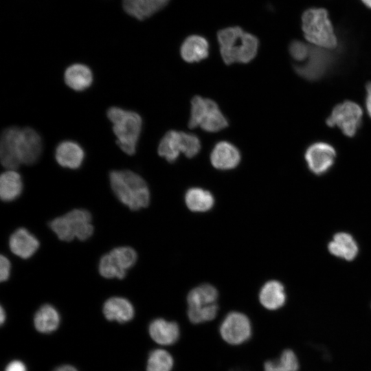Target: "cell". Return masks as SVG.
I'll list each match as a JSON object with an SVG mask.
<instances>
[{
  "instance_id": "6da1fadb",
  "label": "cell",
  "mask_w": 371,
  "mask_h": 371,
  "mask_svg": "<svg viewBox=\"0 0 371 371\" xmlns=\"http://www.w3.org/2000/svg\"><path fill=\"white\" fill-rule=\"evenodd\" d=\"M221 57L225 63H248L257 54L259 42L253 34L245 32L240 27H229L217 34Z\"/></svg>"
},
{
  "instance_id": "7a4b0ae2",
  "label": "cell",
  "mask_w": 371,
  "mask_h": 371,
  "mask_svg": "<svg viewBox=\"0 0 371 371\" xmlns=\"http://www.w3.org/2000/svg\"><path fill=\"white\" fill-rule=\"evenodd\" d=\"M109 181L117 198L129 209L139 210L148 205V187L137 173L128 170H113L109 174Z\"/></svg>"
},
{
  "instance_id": "3957f363",
  "label": "cell",
  "mask_w": 371,
  "mask_h": 371,
  "mask_svg": "<svg viewBox=\"0 0 371 371\" xmlns=\"http://www.w3.org/2000/svg\"><path fill=\"white\" fill-rule=\"evenodd\" d=\"M107 117L113 124L117 144L127 155L135 154L142 127L141 116L134 111L113 106L108 109Z\"/></svg>"
},
{
  "instance_id": "277c9868",
  "label": "cell",
  "mask_w": 371,
  "mask_h": 371,
  "mask_svg": "<svg viewBox=\"0 0 371 371\" xmlns=\"http://www.w3.org/2000/svg\"><path fill=\"white\" fill-rule=\"evenodd\" d=\"M49 227L60 240L71 241L74 238L85 240L93 232L91 215L84 209H74L55 218L49 223Z\"/></svg>"
},
{
  "instance_id": "5b68a950",
  "label": "cell",
  "mask_w": 371,
  "mask_h": 371,
  "mask_svg": "<svg viewBox=\"0 0 371 371\" xmlns=\"http://www.w3.org/2000/svg\"><path fill=\"white\" fill-rule=\"evenodd\" d=\"M302 30L306 39L318 47L333 49L337 46V38L324 9L307 10L302 15Z\"/></svg>"
},
{
  "instance_id": "8992f818",
  "label": "cell",
  "mask_w": 371,
  "mask_h": 371,
  "mask_svg": "<svg viewBox=\"0 0 371 371\" xmlns=\"http://www.w3.org/2000/svg\"><path fill=\"white\" fill-rule=\"evenodd\" d=\"M227 125V119L214 101L199 95L192 98L188 122L190 128L200 126L205 131L214 133L226 128Z\"/></svg>"
},
{
  "instance_id": "52a82bcc",
  "label": "cell",
  "mask_w": 371,
  "mask_h": 371,
  "mask_svg": "<svg viewBox=\"0 0 371 371\" xmlns=\"http://www.w3.org/2000/svg\"><path fill=\"white\" fill-rule=\"evenodd\" d=\"M137 259V254L131 247L114 248L100 258L99 273L105 278L122 279L126 276L127 270L135 264Z\"/></svg>"
},
{
  "instance_id": "ba28073f",
  "label": "cell",
  "mask_w": 371,
  "mask_h": 371,
  "mask_svg": "<svg viewBox=\"0 0 371 371\" xmlns=\"http://www.w3.org/2000/svg\"><path fill=\"white\" fill-rule=\"evenodd\" d=\"M221 338L228 344L238 346L247 342L252 335V325L249 317L238 311H232L219 326Z\"/></svg>"
},
{
  "instance_id": "9c48e42d",
  "label": "cell",
  "mask_w": 371,
  "mask_h": 371,
  "mask_svg": "<svg viewBox=\"0 0 371 371\" xmlns=\"http://www.w3.org/2000/svg\"><path fill=\"white\" fill-rule=\"evenodd\" d=\"M362 110L355 102L345 101L337 105L326 120L329 126H338L348 137L355 135L362 120Z\"/></svg>"
},
{
  "instance_id": "30bf717a",
  "label": "cell",
  "mask_w": 371,
  "mask_h": 371,
  "mask_svg": "<svg viewBox=\"0 0 371 371\" xmlns=\"http://www.w3.org/2000/svg\"><path fill=\"white\" fill-rule=\"evenodd\" d=\"M335 157L334 148L325 142H317L311 145L304 155L307 168L317 177L329 172L335 163Z\"/></svg>"
},
{
  "instance_id": "8fae6325",
  "label": "cell",
  "mask_w": 371,
  "mask_h": 371,
  "mask_svg": "<svg viewBox=\"0 0 371 371\" xmlns=\"http://www.w3.org/2000/svg\"><path fill=\"white\" fill-rule=\"evenodd\" d=\"M329 254L345 262L355 260L359 254V245L355 237L346 231L337 232L327 245Z\"/></svg>"
},
{
  "instance_id": "7c38bea8",
  "label": "cell",
  "mask_w": 371,
  "mask_h": 371,
  "mask_svg": "<svg viewBox=\"0 0 371 371\" xmlns=\"http://www.w3.org/2000/svg\"><path fill=\"white\" fill-rule=\"evenodd\" d=\"M20 130L16 126L9 127L2 132L1 136V162L7 170H16L21 164L19 153Z\"/></svg>"
},
{
  "instance_id": "4fadbf2b",
  "label": "cell",
  "mask_w": 371,
  "mask_h": 371,
  "mask_svg": "<svg viewBox=\"0 0 371 371\" xmlns=\"http://www.w3.org/2000/svg\"><path fill=\"white\" fill-rule=\"evenodd\" d=\"M19 153L21 164L36 163L42 153V140L38 133L32 128H21L19 137Z\"/></svg>"
},
{
  "instance_id": "5bb4252c",
  "label": "cell",
  "mask_w": 371,
  "mask_h": 371,
  "mask_svg": "<svg viewBox=\"0 0 371 371\" xmlns=\"http://www.w3.org/2000/svg\"><path fill=\"white\" fill-rule=\"evenodd\" d=\"M305 63L295 67L298 74L308 80L322 77L331 64V56L322 49H311Z\"/></svg>"
},
{
  "instance_id": "9a60e30c",
  "label": "cell",
  "mask_w": 371,
  "mask_h": 371,
  "mask_svg": "<svg viewBox=\"0 0 371 371\" xmlns=\"http://www.w3.org/2000/svg\"><path fill=\"white\" fill-rule=\"evenodd\" d=\"M148 333L155 343L168 346L175 344L179 340L181 330L175 321L156 318L149 324Z\"/></svg>"
},
{
  "instance_id": "2e32d148",
  "label": "cell",
  "mask_w": 371,
  "mask_h": 371,
  "mask_svg": "<svg viewBox=\"0 0 371 371\" xmlns=\"http://www.w3.org/2000/svg\"><path fill=\"white\" fill-rule=\"evenodd\" d=\"M287 300L284 284L278 280L266 282L259 292V301L267 310L276 311L283 307Z\"/></svg>"
},
{
  "instance_id": "e0dca14e",
  "label": "cell",
  "mask_w": 371,
  "mask_h": 371,
  "mask_svg": "<svg viewBox=\"0 0 371 371\" xmlns=\"http://www.w3.org/2000/svg\"><path fill=\"white\" fill-rule=\"evenodd\" d=\"M240 153L231 143L222 141L217 143L212 150L210 161L218 170H226L236 168L240 161Z\"/></svg>"
},
{
  "instance_id": "ac0fdd59",
  "label": "cell",
  "mask_w": 371,
  "mask_h": 371,
  "mask_svg": "<svg viewBox=\"0 0 371 371\" xmlns=\"http://www.w3.org/2000/svg\"><path fill=\"white\" fill-rule=\"evenodd\" d=\"M10 251L21 258L32 256L39 247L38 239L24 227L16 229L9 238Z\"/></svg>"
},
{
  "instance_id": "d6986e66",
  "label": "cell",
  "mask_w": 371,
  "mask_h": 371,
  "mask_svg": "<svg viewBox=\"0 0 371 371\" xmlns=\"http://www.w3.org/2000/svg\"><path fill=\"white\" fill-rule=\"evenodd\" d=\"M102 312L106 319L118 323L131 321L135 315V309L131 302L122 297H112L104 304Z\"/></svg>"
},
{
  "instance_id": "ffe728a7",
  "label": "cell",
  "mask_w": 371,
  "mask_h": 371,
  "mask_svg": "<svg viewBox=\"0 0 371 371\" xmlns=\"http://www.w3.org/2000/svg\"><path fill=\"white\" fill-rule=\"evenodd\" d=\"M85 157L82 147L73 141H63L56 148L55 157L58 164L70 169L78 168Z\"/></svg>"
},
{
  "instance_id": "44dd1931",
  "label": "cell",
  "mask_w": 371,
  "mask_h": 371,
  "mask_svg": "<svg viewBox=\"0 0 371 371\" xmlns=\"http://www.w3.org/2000/svg\"><path fill=\"white\" fill-rule=\"evenodd\" d=\"M170 0H123L124 11L130 16L144 20L164 8Z\"/></svg>"
},
{
  "instance_id": "7402d4cb",
  "label": "cell",
  "mask_w": 371,
  "mask_h": 371,
  "mask_svg": "<svg viewBox=\"0 0 371 371\" xmlns=\"http://www.w3.org/2000/svg\"><path fill=\"white\" fill-rule=\"evenodd\" d=\"M180 53L182 58L188 63L199 62L209 54L207 41L199 35H191L183 42Z\"/></svg>"
},
{
  "instance_id": "603a6c76",
  "label": "cell",
  "mask_w": 371,
  "mask_h": 371,
  "mask_svg": "<svg viewBox=\"0 0 371 371\" xmlns=\"http://www.w3.org/2000/svg\"><path fill=\"white\" fill-rule=\"evenodd\" d=\"M60 317L57 309L51 304L42 305L35 313L34 326L41 333H51L59 326Z\"/></svg>"
},
{
  "instance_id": "cb8c5ba5",
  "label": "cell",
  "mask_w": 371,
  "mask_h": 371,
  "mask_svg": "<svg viewBox=\"0 0 371 371\" xmlns=\"http://www.w3.org/2000/svg\"><path fill=\"white\" fill-rule=\"evenodd\" d=\"M65 82L75 91L87 89L93 82V74L87 65L76 63L67 67L64 74Z\"/></svg>"
},
{
  "instance_id": "d4e9b609",
  "label": "cell",
  "mask_w": 371,
  "mask_h": 371,
  "mask_svg": "<svg viewBox=\"0 0 371 371\" xmlns=\"http://www.w3.org/2000/svg\"><path fill=\"white\" fill-rule=\"evenodd\" d=\"M183 142L182 132L170 131L161 139L158 146V154L168 162L177 160L180 153H183Z\"/></svg>"
},
{
  "instance_id": "484cf974",
  "label": "cell",
  "mask_w": 371,
  "mask_h": 371,
  "mask_svg": "<svg viewBox=\"0 0 371 371\" xmlns=\"http://www.w3.org/2000/svg\"><path fill=\"white\" fill-rule=\"evenodd\" d=\"M23 190L21 175L16 170H7L0 177V196L3 201H12L20 196Z\"/></svg>"
},
{
  "instance_id": "4316f807",
  "label": "cell",
  "mask_w": 371,
  "mask_h": 371,
  "mask_svg": "<svg viewBox=\"0 0 371 371\" xmlns=\"http://www.w3.org/2000/svg\"><path fill=\"white\" fill-rule=\"evenodd\" d=\"M185 202L192 212H203L210 210L214 204L213 195L200 188H192L185 194Z\"/></svg>"
},
{
  "instance_id": "83f0119b",
  "label": "cell",
  "mask_w": 371,
  "mask_h": 371,
  "mask_svg": "<svg viewBox=\"0 0 371 371\" xmlns=\"http://www.w3.org/2000/svg\"><path fill=\"white\" fill-rule=\"evenodd\" d=\"M218 293L210 284H203L192 289L187 295L188 307H202L216 304Z\"/></svg>"
},
{
  "instance_id": "f1b7e54d",
  "label": "cell",
  "mask_w": 371,
  "mask_h": 371,
  "mask_svg": "<svg viewBox=\"0 0 371 371\" xmlns=\"http://www.w3.org/2000/svg\"><path fill=\"white\" fill-rule=\"evenodd\" d=\"M299 367L295 353L291 349H285L278 358L265 362L264 371H298Z\"/></svg>"
},
{
  "instance_id": "f546056e",
  "label": "cell",
  "mask_w": 371,
  "mask_h": 371,
  "mask_svg": "<svg viewBox=\"0 0 371 371\" xmlns=\"http://www.w3.org/2000/svg\"><path fill=\"white\" fill-rule=\"evenodd\" d=\"M174 359L167 350L157 348L151 350L148 356L146 371H172Z\"/></svg>"
},
{
  "instance_id": "4dcf8cb0",
  "label": "cell",
  "mask_w": 371,
  "mask_h": 371,
  "mask_svg": "<svg viewBox=\"0 0 371 371\" xmlns=\"http://www.w3.org/2000/svg\"><path fill=\"white\" fill-rule=\"evenodd\" d=\"M218 311L217 304L202 307H188L187 315L191 323L199 324L213 320L216 317Z\"/></svg>"
},
{
  "instance_id": "1f68e13d",
  "label": "cell",
  "mask_w": 371,
  "mask_h": 371,
  "mask_svg": "<svg viewBox=\"0 0 371 371\" xmlns=\"http://www.w3.org/2000/svg\"><path fill=\"white\" fill-rule=\"evenodd\" d=\"M289 52L291 56L297 61H305L309 54L311 49L304 43L295 41L291 43Z\"/></svg>"
},
{
  "instance_id": "d6a6232c",
  "label": "cell",
  "mask_w": 371,
  "mask_h": 371,
  "mask_svg": "<svg viewBox=\"0 0 371 371\" xmlns=\"http://www.w3.org/2000/svg\"><path fill=\"white\" fill-rule=\"evenodd\" d=\"M11 264L8 258L1 255L0 257V280L1 282L6 281L10 275Z\"/></svg>"
},
{
  "instance_id": "836d02e7",
  "label": "cell",
  "mask_w": 371,
  "mask_h": 371,
  "mask_svg": "<svg viewBox=\"0 0 371 371\" xmlns=\"http://www.w3.org/2000/svg\"><path fill=\"white\" fill-rule=\"evenodd\" d=\"M4 371H27L25 364L20 360L10 361L5 368Z\"/></svg>"
},
{
  "instance_id": "e575fe53",
  "label": "cell",
  "mask_w": 371,
  "mask_h": 371,
  "mask_svg": "<svg viewBox=\"0 0 371 371\" xmlns=\"http://www.w3.org/2000/svg\"><path fill=\"white\" fill-rule=\"evenodd\" d=\"M366 106L367 111L371 117V83L369 82L366 85Z\"/></svg>"
},
{
  "instance_id": "d590c367",
  "label": "cell",
  "mask_w": 371,
  "mask_h": 371,
  "mask_svg": "<svg viewBox=\"0 0 371 371\" xmlns=\"http://www.w3.org/2000/svg\"><path fill=\"white\" fill-rule=\"evenodd\" d=\"M53 371H78L74 366L71 365H62L56 367Z\"/></svg>"
},
{
  "instance_id": "8d00e7d4",
  "label": "cell",
  "mask_w": 371,
  "mask_h": 371,
  "mask_svg": "<svg viewBox=\"0 0 371 371\" xmlns=\"http://www.w3.org/2000/svg\"><path fill=\"white\" fill-rule=\"evenodd\" d=\"M5 319H6L5 311L4 308H3V306H1V308H0V323H1V325L3 324Z\"/></svg>"
},
{
  "instance_id": "74e56055",
  "label": "cell",
  "mask_w": 371,
  "mask_h": 371,
  "mask_svg": "<svg viewBox=\"0 0 371 371\" xmlns=\"http://www.w3.org/2000/svg\"><path fill=\"white\" fill-rule=\"evenodd\" d=\"M368 7L371 8V0H361Z\"/></svg>"
},
{
  "instance_id": "f35d334b",
  "label": "cell",
  "mask_w": 371,
  "mask_h": 371,
  "mask_svg": "<svg viewBox=\"0 0 371 371\" xmlns=\"http://www.w3.org/2000/svg\"><path fill=\"white\" fill-rule=\"evenodd\" d=\"M231 371H240V370L236 369V370H232Z\"/></svg>"
},
{
  "instance_id": "ab89813d",
  "label": "cell",
  "mask_w": 371,
  "mask_h": 371,
  "mask_svg": "<svg viewBox=\"0 0 371 371\" xmlns=\"http://www.w3.org/2000/svg\"><path fill=\"white\" fill-rule=\"evenodd\" d=\"M370 307H371V304H370Z\"/></svg>"
}]
</instances>
